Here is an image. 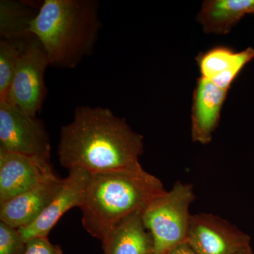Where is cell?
<instances>
[{"label":"cell","instance_id":"1","mask_svg":"<svg viewBox=\"0 0 254 254\" xmlns=\"http://www.w3.org/2000/svg\"><path fill=\"white\" fill-rule=\"evenodd\" d=\"M143 137L111 110L82 105L72 122L61 128L58 155L60 165L90 173L141 165Z\"/></svg>","mask_w":254,"mask_h":254},{"label":"cell","instance_id":"2","mask_svg":"<svg viewBox=\"0 0 254 254\" xmlns=\"http://www.w3.org/2000/svg\"><path fill=\"white\" fill-rule=\"evenodd\" d=\"M158 177L141 165L91 174L81 208L82 225L92 237L104 240L110 230L166 191Z\"/></svg>","mask_w":254,"mask_h":254},{"label":"cell","instance_id":"3","mask_svg":"<svg viewBox=\"0 0 254 254\" xmlns=\"http://www.w3.org/2000/svg\"><path fill=\"white\" fill-rule=\"evenodd\" d=\"M96 0H45L31 23L50 66L76 67L93 53L102 28Z\"/></svg>","mask_w":254,"mask_h":254},{"label":"cell","instance_id":"4","mask_svg":"<svg viewBox=\"0 0 254 254\" xmlns=\"http://www.w3.org/2000/svg\"><path fill=\"white\" fill-rule=\"evenodd\" d=\"M195 198L190 184L177 181L142 211V220L153 238L155 254H166L187 242L192 215L190 209Z\"/></svg>","mask_w":254,"mask_h":254},{"label":"cell","instance_id":"5","mask_svg":"<svg viewBox=\"0 0 254 254\" xmlns=\"http://www.w3.org/2000/svg\"><path fill=\"white\" fill-rule=\"evenodd\" d=\"M50 63L36 36L28 38L5 101L33 117L41 111L47 95L45 73Z\"/></svg>","mask_w":254,"mask_h":254},{"label":"cell","instance_id":"6","mask_svg":"<svg viewBox=\"0 0 254 254\" xmlns=\"http://www.w3.org/2000/svg\"><path fill=\"white\" fill-rule=\"evenodd\" d=\"M0 149L50 160L51 145L41 120L0 102Z\"/></svg>","mask_w":254,"mask_h":254},{"label":"cell","instance_id":"7","mask_svg":"<svg viewBox=\"0 0 254 254\" xmlns=\"http://www.w3.org/2000/svg\"><path fill=\"white\" fill-rule=\"evenodd\" d=\"M247 234L210 213L192 215L187 243L196 254H237L251 247Z\"/></svg>","mask_w":254,"mask_h":254},{"label":"cell","instance_id":"8","mask_svg":"<svg viewBox=\"0 0 254 254\" xmlns=\"http://www.w3.org/2000/svg\"><path fill=\"white\" fill-rule=\"evenodd\" d=\"M59 179L50 160L0 149V203Z\"/></svg>","mask_w":254,"mask_h":254},{"label":"cell","instance_id":"9","mask_svg":"<svg viewBox=\"0 0 254 254\" xmlns=\"http://www.w3.org/2000/svg\"><path fill=\"white\" fill-rule=\"evenodd\" d=\"M68 171V176L64 179L61 190L41 216L28 226L18 229L25 242L35 237H48L63 215L70 209L80 208L83 205L91 173L81 168H73Z\"/></svg>","mask_w":254,"mask_h":254},{"label":"cell","instance_id":"10","mask_svg":"<svg viewBox=\"0 0 254 254\" xmlns=\"http://www.w3.org/2000/svg\"><path fill=\"white\" fill-rule=\"evenodd\" d=\"M228 91L206 78L197 80L191 108L192 140L201 144L212 141L220 123V114Z\"/></svg>","mask_w":254,"mask_h":254},{"label":"cell","instance_id":"11","mask_svg":"<svg viewBox=\"0 0 254 254\" xmlns=\"http://www.w3.org/2000/svg\"><path fill=\"white\" fill-rule=\"evenodd\" d=\"M63 181L60 178L47 182L0 203V221L18 230L31 225L58 194Z\"/></svg>","mask_w":254,"mask_h":254},{"label":"cell","instance_id":"12","mask_svg":"<svg viewBox=\"0 0 254 254\" xmlns=\"http://www.w3.org/2000/svg\"><path fill=\"white\" fill-rule=\"evenodd\" d=\"M104 254H152L154 243L145 228L141 213L129 215L110 230L102 241Z\"/></svg>","mask_w":254,"mask_h":254},{"label":"cell","instance_id":"13","mask_svg":"<svg viewBox=\"0 0 254 254\" xmlns=\"http://www.w3.org/2000/svg\"><path fill=\"white\" fill-rule=\"evenodd\" d=\"M249 14H254V0H205L196 21L205 33L225 35Z\"/></svg>","mask_w":254,"mask_h":254},{"label":"cell","instance_id":"14","mask_svg":"<svg viewBox=\"0 0 254 254\" xmlns=\"http://www.w3.org/2000/svg\"><path fill=\"white\" fill-rule=\"evenodd\" d=\"M43 4L27 1H0V38L24 39L31 36V23Z\"/></svg>","mask_w":254,"mask_h":254},{"label":"cell","instance_id":"15","mask_svg":"<svg viewBox=\"0 0 254 254\" xmlns=\"http://www.w3.org/2000/svg\"><path fill=\"white\" fill-rule=\"evenodd\" d=\"M254 58V49L248 48L235 52L228 47L218 46L202 53L196 58L201 77L211 80L228 71L240 73L244 66Z\"/></svg>","mask_w":254,"mask_h":254},{"label":"cell","instance_id":"16","mask_svg":"<svg viewBox=\"0 0 254 254\" xmlns=\"http://www.w3.org/2000/svg\"><path fill=\"white\" fill-rule=\"evenodd\" d=\"M29 37L0 41V102L5 101L7 97L18 61Z\"/></svg>","mask_w":254,"mask_h":254},{"label":"cell","instance_id":"17","mask_svg":"<svg viewBox=\"0 0 254 254\" xmlns=\"http://www.w3.org/2000/svg\"><path fill=\"white\" fill-rule=\"evenodd\" d=\"M26 242L18 229L0 221V254H25Z\"/></svg>","mask_w":254,"mask_h":254},{"label":"cell","instance_id":"18","mask_svg":"<svg viewBox=\"0 0 254 254\" xmlns=\"http://www.w3.org/2000/svg\"><path fill=\"white\" fill-rule=\"evenodd\" d=\"M25 254H64L59 245H53L48 237H35L26 242Z\"/></svg>","mask_w":254,"mask_h":254},{"label":"cell","instance_id":"19","mask_svg":"<svg viewBox=\"0 0 254 254\" xmlns=\"http://www.w3.org/2000/svg\"><path fill=\"white\" fill-rule=\"evenodd\" d=\"M166 254H196L193 250L190 248V246L185 242L177 247H175L173 250H170Z\"/></svg>","mask_w":254,"mask_h":254},{"label":"cell","instance_id":"20","mask_svg":"<svg viewBox=\"0 0 254 254\" xmlns=\"http://www.w3.org/2000/svg\"><path fill=\"white\" fill-rule=\"evenodd\" d=\"M237 254H253V251H252V247H249L245 249V250L241 251V252Z\"/></svg>","mask_w":254,"mask_h":254},{"label":"cell","instance_id":"21","mask_svg":"<svg viewBox=\"0 0 254 254\" xmlns=\"http://www.w3.org/2000/svg\"><path fill=\"white\" fill-rule=\"evenodd\" d=\"M155 254V253H153V254Z\"/></svg>","mask_w":254,"mask_h":254}]
</instances>
